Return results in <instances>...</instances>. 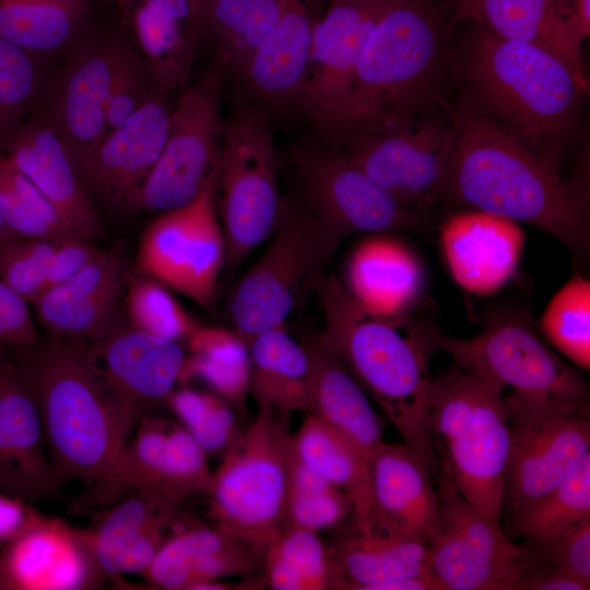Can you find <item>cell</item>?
<instances>
[{
	"mask_svg": "<svg viewBox=\"0 0 590 590\" xmlns=\"http://www.w3.org/2000/svg\"><path fill=\"white\" fill-rule=\"evenodd\" d=\"M311 284L323 316L316 341L381 409L438 482L441 470L429 429V363L440 333L409 314L387 316L367 308L334 275L317 272Z\"/></svg>",
	"mask_w": 590,
	"mask_h": 590,
	"instance_id": "2",
	"label": "cell"
},
{
	"mask_svg": "<svg viewBox=\"0 0 590 590\" xmlns=\"http://www.w3.org/2000/svg\"><path fill=\"white\" fill-rule=\"evenodd\" d=\"M453 150L446 197L517 223H528L563 243L577 258L590 247L589 196L565 181L558 162L476 108L465 96L450 116Z\"/></svg>",
	"mask_w": 590,
	"mask_h": 590,
	"instance_id": "1",
	"label": "cell"
},
{
	"mask_svg": "<svg viewBox=\"0 0 590 590\" xmlns=\"http://www.w3.org/2000/svg\"><path fill=\"white\" fill-rule=\"evenodd\" d=\"M331 1V0H330Z\"/></svg>",
	"mask_w": 590,
	"mask_h": 590,
	"instance_id": "62",
	"label": "cell"
},
{
	"mask_svg": "<svg viewBox=\"0 0 590 590\" xmlns=\"http://www.w3.org/2000/svg\"><path fill=\"white\" fill-rule=\"evenodd\" d=\"M81 350L91 366L143 414L165 403L179 382L185 352L179 342L113 326Z\"/></svg>",
	"mask_w": 590,
	"mask_h": 590,
	"instance_id": "24",
	"label": "cell"
},
{
	"mask_svg": "<svg viewBox=\"0 0 590 590\" xmlns=\"http://www.w3.org/2000/svg\"><path fill=\"white\" fill-rule=\"evenodd\" d=\"M390 0H331L317 20L304 82L294 105L335 139L357 61Z\"/></svg>",
	"mask_w": 590,
	"mask_h": 590,
	"instance_id": "17",
	"label": "cell"
},
{
	"mask_svg": "<svg viewBox=\"0 0 590 590\" xmlns=\"http://www.w3.org/2000/svg\"><path fill=\"white\" fill-rule=\"evenodd\" d=\"M5 355V346L0 345V361Z\"/></svg>",
	"mask_w": 590,
	"mask_h": 590,
	"instance_id": "60",
	"label": "cell"
},
{
	"mask_svg": "<svg viewBox=\"0 0 590 590\" xmlns=\"http://www.w3.org/2000/svg\"><path fill=\"white\" fill-rule=\"evenodd\" d=\"M179 507L135 492L102 511L87 529L79 530L103 579L143 574L168 538L198 522Z\"/></svg>",
	"mask_w": 590,
	"mask_h": 590,
	"instance_id": "20",
	"label": "cell"
},
{
	"mask_svg": "<svg viewBox=\"0 0 590 590\" xmlns=\"http://www.w3.org/2000/svg\"><path fill=\"white\" fill-rule=\"evenodd\" d=\"M445 54L436 0H390L361 51L335 140L422 118L437 97Z\"/></svg>",
	"mask_w": 590,
	"mask_h": 590,
	"instance_id": "5",
	"label": "cell"
},
{
	"mask_svg": "<svg viewBox=\"0 0 590 590\" xmlns=\"http://www.w3.org/2000/svg\"><path fill=\"white\" fill-rule=\"evenodd\" d=\"M119 34L106 106L108 132L127 122L153 95L164 90L137 47L121 32Z\"/></svg>",
	"mask_w": 590,
	"mask_h": 590,
	"instance_id": "49",
	"label": "cell"
},
{
	"mask_svg": "<svg viewBox=\"0 0 590 590\" xmlns=\"http://www.w3.org/2000/svg\"><path fill=\"white\" fill-rule=\"evenodd\" d=\"M453 19L504 38L541 46L586 78L571 0H450Z\"/></svg>",
	"mask_w": 590,
	"mask_h": 590,
	"instance_id": "29",
	"label": "cell"
},
{
	"mask_svg": "<svg viewBox=\"0 0 590 590\" xmlns=\"http://www.w3.org/2000/svg\"><path fill=\"white\" fill-rule=\"evenodd\" d=\"M352 511L353 506L347 495L294 453L285 528L317 532L338 526L352 516Z\"/></svg>",
	"mask_w": 590,
	"mask_h": 590,
	"instance_id": "45",
	"label": "cell"
},
{
	"mask_svg": "<svg viewBox=\"0 0 590 590\" xmlns=\"http://www.w3.org/2000/svg\"><path fill=\"white\" fill-rule=\"evenodd\" d=\"M346 142L341 153L401 203L427 213L446 197L453 150L450 125L424 117Z\"/></svg>",
	"mask_w": 590,
	"mask_h": 590,
	"instance_id": "15",
	"label": "cell"
},
{
	"mask_svg": "<svg viewBox=\"0 0 590 590\" xmlns=\"http://www.w3.org/2000/svg\"><path fill=\"white\" fill-rule=\"evenodd\" d=\"M262 569L274 590L341 589L330 546L315 531L285 528L266 548Z\"/></svg>",
	"mask_w": 590,
	"mask_h": 590,
	"instance_id": "41",
	"label": "cell"
},
{
	"mask_svg": "<svg viewBox=\"0 0 590 590\" xmlns=\"http://www.w3.org/2000/svg\"><path fill=\"white\" fill-rule=\"evenodd\" d=\"M589 588V585L546 560L529 576L521 590H588Z\"/></svg>",
	"mask_w": 590,
	"mask_h": 590,
	"instance_id": "54",
	"label": "cell"
},
{
	"mask_svg": "<svg viewBox=\"0 0 590 590\" xmlns=\"http://www.w3.org/2000/svg\"><path fill=\"white\" fill-rule=\"evenodd\" d=\"M217 185L222 190L225 266L234 273L275 232L284 214L276 154L260 109L240 106L224 126Z\"/></svg>",
	"mask_w": 590,
	"mask_h": 590,
	"instance_id": "9",
	"label": "cell"
},
{
	"mask_svg": "<svg viewBox=\"0 0 590 590\" xmlns=\"http://www.w3.org/2000/svg\"><path fill=\"white\" fill-rule=\"evenodd\" d=\"M275 231L266 252L236 284L229 302L235 331L247 345L257 335L285 324L297 286L328 260L309 217L284 213Z\"/></svg>",
	"mask_w": 590,
	"mask_h": 590,
	"instance_id": "16",
	"label": "cell"
},
{
	"mask_svg": "<svg viewBox=\"0 0 590 590\" xmlns=\"http://www.w3.org/2000/svg\"><path fill=\"white\" fill-rule=\"evenodd\" d=\"M121 33L167 92L185 90L204 33L193 0H116Z\"/></svg>",
	"mask_w": 590,
	"mask_h": 590,
	"instance_id": "26",
	"label": "cell"
},
{
	"mask_svg": "<svg viewBox=\"0 0 590 590\" xmlns=\"http://www.w3.org/2000/svg\"><path fill=\"white\" fill-rule=\"evenodd\" d=\"M575 23L583 38L590 34V0H571Z\"/></svg>",
	"mask_w": 590,
	"mask_h": 590,
	"instance_id": "57",
	"label": "cell"
},
{
	"mask_svg": "<svg viewBox=\"0 0 590 590\" xmlns=\"http://www.w3.org/2000/svg\"><path fill=\"white\" fill-rule=\"evenodd\" d=\"M126 304L130 326L155 337L178 342L186 340L199 324L166 285L145 274L131 280Z\"/></svg>",
	"mask_w": 590,
	"mask_h": 590,
	"instance_id": "48",
	"label": "cell"
},
{
	"mask_svg": "<svg viewBox=\"0 0 590 590\" xmlns=\"http://www.w3.org/2000/svg\"><path fill=\"white\" fill-rule=\"evenodd\" d=\"M102 579L79 530L33 508L0 553V589H85Z\"/></svg>",
	"mask_w": 590,
	"mask_h": 590,
	"instance_id": "23",
	"label": "cell"
},
{
	"mask_svg": "<svg viewBox=\"0 0 590 590\" xmlns=\"http://www.w3.org/2000/svg\"><path fill=\"white\" fill-rule=\"evenodd\" d=\"M226 69L215 57L208 72L186 87L174 104L163 151L133 209L165 212L187 205L217 170L223 131L221 90Z\"/></svg>",
	"mask_w": 590,
	"mask_h": 590,
	"instance_id": "11",
	"label": "cell"
},
{
	"mask_svg": "<svg viewBox=\"0 0 590 590\" xmlns=\"http://www.w3.org/2000/svg\"><path fill=\"white\" fill-rule=\"evenodd\" d=\"M179 382L203 381L238 412L245 411L249 394L250 357L247 343L235 332L219 327L197 328L186 339Z\"/></svg>",
	"mask_w": 590,
	"mask_h": 590,
	"instance_id": "39",
	"label": "cell"
},
{
	"mask_svg": "<svg viewBox=\"0 0 590 590\" xmlns=\"http://www.w3.org/2000/svg\"><path fill=\"white\" fill-rule=\"evenodd\" d=\"M99 251L84 239H69L56 243L44 291L66 282Z\"/></svg>",
	"mask_w": 590,
	"mask_h": 590,
	"instance_id": "53",
	"label": "cell"
},
{
	"mask_svg": "<svg viewBox=\"0 0 590 590\" xmlns=\"http://www.w3.org/2000/svg\"><path fill=\"white\" fill-rule=\"evenodd\" d=\"M56 243L17 237L0 249V279L31 303L45 290Z\"/></svg>",
	"mask_w": 590,
	"mask_h": 590,
	"instance_id": "50",
	"label": "cell"
},
{
	"mask_svg": "<svg viewBox=\"0 0 590 590\" xmlns=\"http://www.w3.org/2000/svg\"><path fill=\"white\" fill-rule=\"evenodd\" d=\"M287 415L259 410L224 452L209 493L214 527L262 557L286 524L294 455Z\"/></svg>",
	"mask_w": 590,
	"mask_h": 590,
	"instance_id": "8",
	"label": "cell"
},
{
	"mask_svg": "<svg viewBox=\"0 0 590 590\" xmlns=\"http://www.w3.org/2000/svg\"><path fill=\"white\" fill-rule=\"evenodd\" d=\"M217 179L219 168L192 202L162 212L145 228L138 253L142 274L206 308L214 303L225 264V240L214 204Z\"/></svg>",
	"mask_w": 590,
	"mask_h": 590,
	"instance_id": "14",
	"label": "cell"
},
{
	"mask_svg": "<svg viewBox=\"0 0 590 590\" xmlns=\"http://www.w3.org/2000/svg\"><path fill=\"white\" fill-rule=\"evenodd\" d=\"M121 281L118 256L99 251L66 282L42 292L31 304L54 335L93 341L114 326Z\"/></svg>",
	"mask_w": 590,
	"mask_h": 590,
	"instance_id": "28",
	"label": "cell"
},
{
	"mask_svg": "<svg viewBox=\"0 0 590 590\" xmlns=\"http://www.w3.org/2000/svg\"><path fill=\"white\" fill-rule=\"evenodd\" d=\"M311 362L308 411L352 439L371 459L384 442V424L368 396L345 367L317 341L307 346Z\"/></svg>",
	"mask_w": 590,
	"mask_h": 590,
	"instance_id": "34",
	"label": "cell"
},
{
	"mask_svg": "<svg viewBox=\"0 0 590 590\" xmlns=\"http://www.w3.org/2000/svg\"><path fill=\"white\" fill-rule=\"evenodd\" d=\"M347 292L367 308L387 316L405 315L418 304L425 273L403 243L377 235L363 240L347 266Z\"/></svg>",
	"mask_w": 590,
	"mask_h": 590,
	"instance_id": "33",
	"label": "cell"
},
{
	"mask_svg": "<svg viewBox=\"0 0 590 590\" xmlns=\"http://www.w3.org/2000/svg\"><path fill=\"white\" fill-rule=\"evenodd\" d=\"M535 550L547 562L590 586V520Z\"/></svg>",
	"mask_w": 590,
	"mask_h": 590,
	"instance_id": "52",
	"label": "cell"
},
{
	"mask_svg": "<svg viewBox=\"0 0 590 590\" xmlns=\"http://www.w3.org/2000/svg\"><path fill=\"white\" fill-rule=\"evenodd\" d=\"M1 145L3 154L37 187L69 229L90 243L104 236L101 217L63 140L38 107Z\"/></svg>",
	"mask_w": 590,
	"mask_h": 590,
	"instance_id": "22",
	"label": "cell"
},
{
	"mask_svg": "<svg viewBox=\"0 0 590 590\" xmlns=\"http://www.w3.org/2000/svg\"><path fill=\"white\" fill-rule=\"evenodd\" d=\"M249 394L259 410L290 414L308 411L311 362L285 324L257 335L249 344Z\"/></svg>",
	"mask_w": 590,
	"mask_h": 590,
	"instance_id": "37",
	"label": "cell"
},
{
	"mask_svg": "<svg viewBox=\"0 0 590 590\" xmlns=\"http://www.w3.org/2000/svg\"><path fill=\"white\" fill-rule=\"evenodd\" d=\"M91 13L92 0H0V34L46 63L71 51Z\"/></svg>",
	"mask_w": 590,
	"mask_h": 590,
	"instance_id": "38",
	"label": "cell"
},
{
	"mask_svg": "<svg viewBox=\"0 0 590 590\" xmlns=\"http://www.w3.org/2000/svg\"><path fill=\"white\" fill-rule=\"evenodd\" d=\"M526 234L515 221L481 210L456 213L440 226L451 276L470 293L488 296L515 275Z\"/></svg>",
	"mask_w": 590,
	"mask_h": 590,
	"instance_id": "25",
	"label": "cell"
},
{
	"mask_svg": "<svg viewBox=\"0 0 590 590\" xmlns=\"http://www.w3.org/2000/svg\"><path fill=\"white\" fill-rule=\"evenodd\" d=\"M319 16L316 0H284L275 26L252 55L243 76L259 99L273 105H294L304 82Z\"/></svg>",
	"mask_w": 590,
	"mask_h": 590,
	"instance_id": "32",
	"label": "cell"
},
{
	"mask_svg": "<svg viewBox=\"0 0 590 590\" xmlns=\"http://www.w3.org/2000/svg\"><path fill=\"white\" fill-rule=\"evenodd\" d=\"M158 91L127 122L109 131L78 168L90 197L133 208L138 192L158 160L174 104Z\"/></svg>",
	"mask_w": 590,
	"mask_h": 590,
	"instance_id": "21",
	"label": "cell"
},
{
	"mask_svg": "<svg viewBox=\"0 0 590 590\" xmlns=\"http://www.w3.org/2000/svg\"><path fill=\"white\" fill-rule=\"evenodd\" d=\"M0 465L26 485L33 500L58 489L35 397L19 364L7 353L0 361Z\"/></svg>",
	"mask_w": 590,
	"mask_h": 590,
	"instance_id": "31",
	"label": "cell"
},
{
	"mask_svg": "<svg viewBox=\"0 0 590 590\" xmlns=\"http://www.w3.org/2000/svg\"><path fill=\"white\" fill-rule=\"evenodd\" d=\"M460 54L464 96L530 148L558 162L577 134L587 78L541 46L475 25Z\"/></svg>",
	"mask_w": 590,
	"mask_h": 590,
	"instance_id": "4",
	"label": "cell"
},
{
	"mask_svg": "<svg viewBox=\"0 0 590 590\" xmlns=\"http://www.w3.org/2000/svg\"><path fill=\"white\" fill-rule=\"evenodd\" d=\"M119 43L120 34L90 25L36 106L63 140L76 170L108 133L106 106Z\"/></svg>",
	"mask_w": 590,
	"mask_h": 590,
	"instance_id": "18",
	"label": "cell"
},
{
	"mask_svg": "<svg viewBox=\"0 0 590 590\" xmlns=\"http://www.w3.org/2000/svg\"><path fill=\"white\" fill-rule=\"evenodd\" d=\"M330 550L341 589L378 590L387 582L429 575L422 540L351 527Z\"/></svg>",
	"mask_w": 590,
	"mask_h": 590,
	"instance_id": "35",
	"label": "cell"
},
{
	"mask_svg": "<svg viewBox=\"0 0 590 590\" xmlns=\"http://www.w3.org/2000/svg\"><path fill=\"white\" fill-rule=\"evenodd\" d=\"M455 365L503 392L509 418L589 415V386L559 358L523 312H496L472 338L444 337Z\"/></svg>",
	"mask_w": 590,
	"mask_h": 590,
	"instance_id": "7",
	"label": "cell"
},
{
	"mask_svg": "<svg viewBox=\"0 0 590 590\" xmlns=\"http://www.w3.org/2000/svg\"><path fill=\"white\" fill-rule=\"evenodd\" d=\"M0 492L19 497L22 500H33L26 485L12 472L0 465Z\"/></svg>",
	"mask_w": 590,
	"mask_h": 590,
	"instance_id": "56",
	"label": "cell"
},
{
	"mask_svg": "<svg viewBox=\"0 0 590 590\" xmlns=\"http://www.w3.org/2000/svg\"><path fill=\"white\" fill-rule=\"evenodd\" d=\"M295 455L350 498L352 528L369 531L370 460L347 436L309 414L293 434Z\"/></svg>",
	"mask_w": 590,
	"mask_h": 590,
	"instance_id": "36",
	"label": "cell"
},
{
	"mask_svg": "<svg viewBox=\"0 0 590 590\" xmlns=\"http://www.w3.org/2000/svg\"><path fill=\"white\" fill-rule=\"evenodd\" d=\"M510 444L503 512L508 520L553 491L590 455L586 415L509 418Z\"/></svg>",
	"mask_w": 590,
	"mask_h": 590,
	"instance_id": "19",
	"label": "cell"
},
{
	"mask_svg": "<svg viewBox=\"0 0 590 590\" xmlns=\"http://www.w3.org/2000/svg\"><path fill=\"white\" fill-rule=\"evenodd\" d=\"M370 530L426 542L439 497L421 458L405 445L384 441L370 459Z\"/></svg>",
	"mask_w": 590,
	"mask_h": 590,
	"instance_id": "27",
	"label": "cell"
},
{
	"mask_svg": "<svg viewBox=\"0 0 590 590\" xmlns=\"http://www.w3.org/2000/svg\"><path fill=\"white\" fill-rule=\"evenodd\" d=\"M2 142V132H1V129H0V144Z\"/></svg>",
	"mask_w": 590,
	"mask_h": 590,
	"instance_id": "61",
	"label": "cell"
},
{
	"mask_svg": "<svg viewBox=\"0 0 590 590\" xmlns=\"http://www.w3.org/2000/svg\"><path fill=\"white\" fill-rule=\"evenodd\" d=\"M284 0H214L203 17L204 33L227 69L244 76L250 59L275 26Z\"/></svg>",
	"mask_w": 590,
	"mask_h": 590,
	"instance_id": "40",
	"label": "cell"
},
{
	"mask_svg": "<svg viewBox=\"0 0 590 590\" xmlns=\"http://www.w3.org/2000/svg\"><path fill=\"white\" fill-rule=\"evenodd\" d=\"M37 343L28 302L0 279V345L27 349Z\"/></svg>",
	"mask_w": 590,
	"mask_h": 590,
	"instance_id": "51",
	"label": "cell"
},
{
	"mask_svg": "<svg viewBox=\"0 0 590 590\" xmlns=\"http://www.w3.org/2000/svg\"><path fill=\"white\" fill-rule=\"evenodd\" d=\"M202 19L204 17V13L206 11V9L209 8V5L214 1V0H193Z\"/></svg>",
	"mask_w": 590,
	"mask_h": 590,
	"instance_id": "59",
	"label": "cell"
},
{
	"mask_svg": "<svg viewBox=\"0 0 590 590\" xmlns=\"http://www.w3.org/2000/svg\"><path fill=\"white\" fill-rule=\"evenodd\" d=\"M548 344L582 370L590 369V282L576 272L551 298L536 323Z\"/></svg>",
	"mask_w": 590,
	"mask_h": 590,
	"instance_id": "43",
	"label": "cell"
},
{
	"mask_svg": "<svg viewBox=\"0 0 590 590\" xmlns=\"http://www.w3.org/2000/svg\"><path fill=\"white\" fill-rule=\"evenodd\" d=\"M213 473L206 455L180 424L143 414L115 463L79 499L80 506H110L145 492L180 506L192 495H209Z\"/></svg>",
	"mask_w": 590,
	"mask_h": 590,
	"instance_id": "13",
	"label": "cell"
},
{
	"mask_svg": "<svg viewBox=\"0 0 590 590\" xmlns=\"http://www.w3.org/2000/svg\"><path fill=\"white\" fill-rule=\"evenodd\" d=\"M17 361L35 397L57 486L93 481L117 460L142 411L91 366L79 343L54 335Z\"/></svg>",
	"mask_w": 590,
	"mask_h": 590,
	"instance_id": "3",
	"label": "cell"
},
{
	"mask_svg": "<svg viewBox=\"0 0 590 590\" xmlns=\"http://www.w3.org/2000/svg\"><path fill=\"white\" fill-rule=\"evenodd\" d=\"M48 80L45 62L0 34V129L2 142L39 104Z\"/></svg>",
	"mask_w": 590,
	"mask_h": 590,
	"instance_id": "46",
	"label": "cell"
},
{
	"mask_svg": "<svg viewBox=\"0 0 590 590\" xmlns=\"http://www.w3.org/2000/svg\"><path fill=\"white\" fill-rule=\"evenodd\" d=\"M31 509L21 498L0 493V542L7 543L20 531Z\"/></svg>",
	"mask_w": 590,
	"mask_h": 590,
	"instance_id": "55",
	"label": "cell"
},
{
	"mask_svg": "<svg viewBox=\"0 0 590 590\" xmlns=\"http://www.w3.org/2000/svg\"><path fill=\"white\" fill-rule=\"evenodd\" d=\"M17 236L11 228L4 223V221L0 216V249L9 241H11L14 238H17Z\"/></svg>",
	"mask_w": 590,
	"mask_h": 590,
	"instance_id": "58",
	"label": "cell"
},
{
	"mask_svg": "<svg viewBox=\"0 0 590 590\" xmlns=\"http://www.w3.org/2000/svg\"><path fill=\"white\" fill-rule=\"evenodd\" d=\"M165 403L205 455H224L240 432L233 408L216 394L184 386Z\"/></svg>",
	"mask_w": 590,
	"mask_h": 590,
	"instance_id": "47",
	"label": "cell"
},
{
	"mask_svg": "<svg viewBox=\"0 0 590 590\" xmlns=\"http://www.w3.org/2000/svg\"><path fill=\"white\" fill-rule=\"evenodd\" d=\"M262 560L246 543L197 522L168 538L142 575L155 588L197 590L223 577L249 575Z\"/></svg>",
	"mask_w": 590,
	"mask_h": 590,
	"instance_id": "30",
	"label": "cell"
},
{
	"mask_svg": "<svg viewBox=\"0 0 590 590\" xmlns=\"http://www.w3.org/2000/svg\"><path fill=\"white\" fill-rule=\"evenodd\" d=\"M429 429L440 480L502 528L510 444L509 412L502 389L457 365L448 368L433 377Z\"/></svg>",
	"mask_w": 590,
	"mask_h": 590,
	"instance_id": "6",
	"label": "cell"
},
{
	"mask_svg": "<svg viewBox=\"0 0 590 590\" xmlns=\"http://www.w3.org/2000/svg\"><path fill=\"white\" fill-rule=\"evenodd\" d=\"M0 216L20 237L83 239L69 229L30 178L0 153Z\"/></svg>",
	"mask_w": 590,
	"mask_h": 590,
	"instance_id": "44",
	"label": "cell"
},
{
	"mask_svg": "<svg viewBox=\"0 0 590 590\" xmlns=\"http://www.w3.org/2000/svg\"><path fill=\"white\" fill-rule=\"evenodd\" d=\"M590 520V455L553 491L508 520L515 536L540 548Z\"/></svg>",
	"mask_w": 590,
	"mask_h": 590,
	"instance_id": "42",
	"label": "cell"
},
{
	"mask_svg": "<svg viewBox=\"0 0 590 590\" xmlns=\"http://www.w3.org/2000/svg\"><path fill=\"white\" fill-rule=\"evenodd\" d=\"M438 511L426 539L429 575L442 590H521L546 559L510 540L445 480L437 483Z\"/></svg>",
	"mask_w": 590,
	"mask_h": 590,
	"instance_id": "10",
	"label": "cell"
},
{
	"mask_svg": "<svg viewBox=\"0 0 590 590\" xmlns=\"http://www.w3.org/2000/svg\"><path fill=\"white\" fill-rule=\"evenodd\" d=\"M295 161L328 260L350 235L418 232L429 225L427 213L401 203L341 152L304 149Z\"/></svg>",
	"mask_w": 590,
	"mask_h": 590,
	"instance_id": "12",
	"label": "cell"
}]
</instances>
